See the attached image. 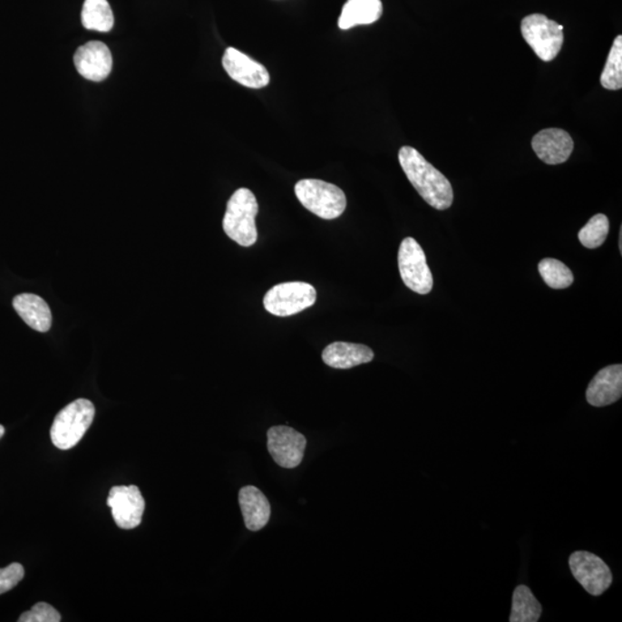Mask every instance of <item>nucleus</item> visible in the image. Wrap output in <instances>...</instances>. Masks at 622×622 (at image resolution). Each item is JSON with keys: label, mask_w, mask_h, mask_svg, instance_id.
<instances>
[{"label": "nucleus", "mask_w": 622, "mask_h": 622, "mask_svg": "<svg viewBox=\"0 0 622 622\" xmlns=\"http://www.w3.org/2000/svg\"><path fill=\"white\" fill-rule=\"evenodd\" d=\"M399 163L408 180L429 206L437 210H446L453 204V189L449 179L416 149L407 146L400 149Z\"/></svg>", "instance_id": "nucleus-1"}, {"label": "nucleus", "mask_w": 622, "mask_h": 622, "mask_svg": "<svg viewBox=\"0 0 622 622\" xmlns=\"http://www.w3.org/2000/svg\"><path fill=\"white\" fill-rule=\"evenodd\" d=\"M258 203L257 198L247 189L236 191L228 199L223 219L226 236L242 247L257 244V216Z\"/></svg>", "instance_id": "nucleus-2"}, {"label": "nucleus", "mask_w": 622, "mask_h": 622, "mask_svg": "<svg viewBox=\"0 0 622 622\" xmlns=\"http://www.w3.org/2000/svg\"><path fill=\"white\" fill-rule=\"evenodd\" d=\"M95 417V406L87 399H78L58 413L50 430L51 441L59 450L78 445Z\"/></svg>", "instance_id": "nucleus-3"}, {"label": "nucleus", "mask_w": 622, "mask_h": 622, "mask_svg": "<svg viewBox=\"0 0 622 622\" xmlns=\"http://www.w3.org/2000/svg\"><path fill=\"white\" fill-rule=\"evenodd\" d=\"M296 195L306 210L322 219H338L347 206L346 195L339 187L317 179H304L297 182Z\"/></svg>", "instance_id": "nucleus-4"}, {"label": "nucleus", "mask_w": 622, "mask_h": 622, "mask_svg": "<svg viewBox=\"0 0 622 622\" xmlns=\"http://www.w3.org/2000/svg\"><path fill=\"white\" fill-rule=\"evenodd\" d=\"M564 25L549 20L544 15H530L521 23L523 38L537 57L551 62L559 54L564 44Z\"/></svg>", "instance_id": "nucleus-5"}, {"label": "nucleus", "mask_w": 622, "mask_h": 622, "mask_svg": "<svg viewBox=\"0 0 622 622\" xmlns=\"http://www.w3.org/2000/svg\"><path fill=\"white\" fill-rule=\"evenodd\" d=\"M316 299V289L310 284L292 281L272 287L264 296L263 304L275 316L288 317L314 306Z\"/></svg>", "instance_id": "nucleus-6"}, {"label": "nucleus", "mask_w": 622, "mask_h": 622, "mask_svg": "<svg viewBox=\"0 0 622 622\" xmlns=\"http://www.w3.org/2000/svg\"><path fill=\"white\" fill-rule=\"evenodd\" d=\"M400 276L413 292L427 296L433 287V277L423 249L413 238H403L398 254Z\"/></svg>", "instance_id": "nucleus-7"}, {"label": "nucleus", "mask_w": 622, "mask_h": 622, "mask_svg": "<svg viewBox=\"0 0 622 622\" xmlns=\"http://www.w3.org/2000/svg\"><path fill=\"white\" fill-rule=\"evenodd\" d=\"M569 569L573 577L591 596L598 598L611 587L610 569L594 553L577 551L569 557Z\"/></svg>", "instance_id": "nucleus-8"}, {"label": "nucleus", "mask_w": 622, "mask_h": 622, "mask_svg": "<svg viewBox=\"0 0 622 622\" xmlns=\"http://www.w3.org/2000/svg\"><path fill=\"white\" fill-rule=\"evenodd\" d=\"M306 440L304 434L287 425L272 427L267 432V450L280 467L294 470L305 457Z\"/></svg>", "instance_id": "nucleus-9"}, {"label": "nucleus", "mask_w": 622, "mask_h": 622, "mask_svg": "<svg viewBox=\"0 0 622 622\" xmlns=\"http://www.w3.org/2000/svg\"><path fill=\"white\" fill-rule=\"evenodd\" d=\"M108 505L114 522L121 530H134L142 521L146 501L135 485H119L111 489Z\"/></svg>", "instance_id": "nucleus-10"}, {"label": "nucleus", "mask_w": 622, "mask_h": 622, "mask_svg": "<svg viewBox=\"0 0 622 622\" xmlns=\"http://www.w3.org/2000/svg\"><path fill=\"white\" fill-rule=\"evenodd\" d=\"M223 67L231 79L247 88L261 89L270 83V74L262 63L234 48L226 49Z\"/></svg>", "instance_id": "nucleus-11"}, {"label": "nucleus", "mask_w": 622, "mask_h": 622, "mask_svg": "<svg viewBox=\"0 0 622 622\" xmlns=\"http://www.w3.org/2000/svg\"><path fill=\"white\" fill-rule=\"evenodd\" d=\"M74 63L84 79L101 83L112 70V54L103 42L91 41L76 50Z\"/></svg>", "instance_id": "nucleus-12"}, {"label": "nucleus", "mask_w": 622, "mask_h": 622, "mask_svg": "<svg viewBox=\"0 0 622 622\" xmlns=\"http://www.w3.org/2000/svg\"><path fill=\"white\" fill-rule=\"evenodd\" d=\"M531 147L548 165H558L568 161L574 151L572 136L560 129H548L539 131L531 141Z\"/></svg>", "instance_id": "nucleus-13"}, {"label": "nucleus", "mask_w": 622, "mask_h": 622, "mask_svg": "<svg viewBox=\"0 0 622 622\" xmlns=\"http://www.w3.org/2000/svg\"><path fill=\"white\" fill-rule=\"evenodd\" d=\"M622 395V365L605 366L596 374L587 389V402L594 407L610 406Z\"/></svg>", "instance_id": "nucleus-14"}, {"label": "nucleus", "mask_w": 622, "mask_h": 622, "mask_svg": "<svg viewBox=\"0 0 622 622\" xmlns=\"http://www.w3.org/2000/svg\"><path fill=\"white\" fill-rule=\"evenodd\" d=\"M238 504L247 530L258 531L267 525L271 517V506L261 490L253 485L242 488L238 492Z\"/></svg>", "instance_id": "nucleus-15"}, {"label": "nucleus", "mask_w": 622, "mask_h": 622, "mask_svg": "<svg viewBox=\"0 0 622 622\" xmlns=\"http://www.w3.org/2000/svg\"><path fill=\"white\" fill-rule=\"evenodd\" d=\"M372 348L361 344L336 342L323 351L324 364L334 369H351L374 360Z\"/></svg>", "instance_id": "nucleus-16"}, {"label": "nucleus", "mask_w": 622, "mask_h": 622, "mask_svg": "<svg viewBox=\"0 0 622 622\" xmlns=\"http://www.w3.org/2000/svg\"><path fill=\"white\" fill-rule=\"evenodd\" d=\"M13 306L33 330L48 332L53 326V314L48 304L35 294H19L13 300Z\"/></svg>", "instance_id": "nucleus-17"}, {"label": "nucleus", "mask_w": 622, "mask_h": 622, "mask_svg": "<svg viewBox=\"0 0 622 622\" xmlns=\"http://www.w3.org/2000/svg\"><path fill=\"white\" fill-rule=\"evenodd\" d=\"M383 15L381 0H347L340 15L338 24L343 31H347L361 24L376 23Z\"/></svg>", "instance_id": "nucleus-18"}, {"label": "nucleus", "mask_w": 622, "mask_h": 622, "mask_svg": "<svg viewBox=\"0 0 622 622\" xmlns=\"http://www.w3.org/2000/svg\"><path fill=\"white\" fill-rule=\"evenodd\" d=\"M81 21L88 31L108 33L113 28V12L108 0H84Z\"/></svg>", "instance_id": "nucleus-19"}, {"label": "nucleus", "mask_w": 622, "mask_h": 622, "mask_svg": "<svg viewBox=\"0 0 622 622\" xmlns=\"http://www.w3.org/2000/svg\"><path fill=\"white\" fill-rule=\"evenodd\" d=\"M542 605L532 595L530 588L523 585L515 588L510 622H537L542 616Z\"/></svg>", "instance_id": "nucleus-20"}, {"label": "nucleus", "mask_w": 622, "mask_h": 622, "mask_svg": "<svg viewBox=\"0 0 622 622\" xmlns=\"http://www.w3.org/2000/svg\"><path fill=\"white\" fill-rule=\"evenodd\" d=\"M539 275L545 284L553 289H565L574 283L573 272L556 258H544L539 264Z\"/></svg>", "instance_id": "nucleus-21"}, {"label": "nucleus", "mask_w": 622, "mask_h": 622, "mask_svg": "<svg viewBox=\"0 0 622 622\" xmlns=\"http://www.w3.org/2000/svg\"><path fill=\"white\" fill-rule=\"evenodd\" d=\"M600 83L607 91H620L622 88V36L613 42L607 63L600 75Z\"/></svg>", "instance_id": "nucleus-22"}, {"label": "nucleus", "mask_w": 622, "mask_h": 622, "mask_svg": "<svg viewBox=\"0 0 622 622\" xmlns=\"http://www.w3.org/2000/svg\"><path fill=\"white\" fill-rule=\"evenodd\" d=\"M610 232V221L607 216L598 214L583 226L578 232V240L588 249H596L602 246Z\"/></svg>", "instance_id": "nucleus-23"}, {"label": "nucleus", "mask_w": 622, "mask_h": 622, "mask_svg": "<svg viewBox=\"0 0 622 622\" xmlns=\"http://www.w3.org/2000/svg\"><path fill=\"white\" fill-rule=\"evenodd\" d=\"M19 622H59L62 621L61 613L46 603H37L31 610L20 616Z\"/></svg>", "instance_id": "nucleus-24"}, {"label": "nucleus", "mask_w": 622, "mask_h": 622, "mask_svg": "<svg viewBox=\"0 0 622 622\" xmlns=\"http://www.w3.org/2000/svg\"><path fill=\"white\" fill-rule=\"evenodd\" d=\"M24 578V566L18 562H13L6 569H0V595L12 590Z\"/></svg>", "instance_id": "nucleus-25"}, {"label": "nucleus", "mask_w": 622, "mask_h": 622, "mask_svg": "<svg viewBox=\"0 0 622 622\" xmlns=\"http://www.w3.org/2000/svg\"><path fill=\"white\" fill-rule=\"evenodd\" d=\"M4 433H5V428H4L2 424H0V438L4 436Z\"/></svg>", "instance_id": "nucleus-26"}, {"label": "nucleus", "mask_w": 622, "mask_h": 622, "mask_svg": "<svg viewBox=\"0 0 622 622\" xmlns=\"http://www.w3.org/2000/svg\"><path fill=\"white\" fill-rule=\"evenodd\" d=\"M619 249L622 251V229H620Z\"/></svg>", "instance_id": "nucleus-27"}]
</instances>
